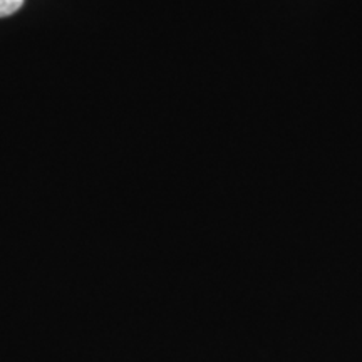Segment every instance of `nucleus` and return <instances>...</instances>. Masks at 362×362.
<instances>
[{"mask_svg": "<svg viewBox=\"0 0 362 362\" xmlns=\"http://www.w3.org/2000/svg\"><path fill=\"white\" fill-rule=\"evenodd\" d=\"M24 6V0H0V19L16 13Z\"/></svg>", "mask_w": 362, "mask_h": 362, "instance_id": "nucleus-1", "label": "nucleus"}]
</instances>
